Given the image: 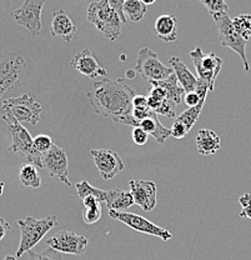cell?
<instances>
[{
  "label": "cell",
  "instance_id": "14",
  "mask_svg": "<svg viewBox=\"0 0 251 260\" xmlns=\"http://www.w3.org/2000/svg\"><path fill=\"white\" fill-rule=\"evenodd\" d=\"M47 244L51 249L59 251V253L83 255L85 253L86 245H88V239L74 232L64 230V232L49 238L47 240Z\"/></svg>",
  "mask_w": 251,
  "mask_h": 260
},
{
  "label": "cell",
  "instance_id": "33",
  "mask_svg": "<svg viewBox=\"0 0 251 260\" xmlns=\"http://www.w3.org/2000/svg\"><path fill=\"white\" fill-rule=\"evenodd\" d=\"M176 105L174 104L172 102H170V100L167 99H164L161 100V103L159 104V107L156 108L155 113L160 114V115H164V116H167V118H174L175 115H176Z\"/></svg>",
  "mask_w": 251,
  "mask_h": 260
},
{
  "label": "cell",
  "instance_id": "12",
  "mask_svg": "<svg viewBox=\"0 0 251 260\" xmlns=\"http://www.w3.org/2000/svg\"><path fill=\"white\" fill-rule=\"evenodd\" d=\"M42 165L51 178L60 180L61 183L70 186L69 180V162H67V155L64 149L60 146L54 145L49 151L43 154Z\"/></svg>",
  "mask_w": 251,
  "mask_h": 260
},
{
  "label": "cell",
  "instance_id": "27",
  "mask_svg": "<svg viewBox=\"0 0 251 260\" xmlns=\"http://www.w3.org/2000/svg\"><path fill=\"white\" fill-rule=\"evenodd\" d=\"M205 102H206V100H202V102L199 103L196 107H191V108H189V109L184 110V112L180 114V115L176 116V121L182 123L183 125L186 128V130H188V132H190L191 128L194 126V124L198 121L199 116H200Z\"/></svg>",
  "mask_w": 251,
  "mask_h": 260
},
{
  "label": "cell",
  "instance_id": "2",
  "mask_svg": "<svg viewBox=\"0 0 251 260\" xmlns=\"http://www.w3.org/2000/svg\"><path fill=\"white\" fill-rule=\"evenodd\" d=\"M88 20L93 24L110 42H115L121 34V29L125 24L112 8L106 0H96L90 3L88 8Z\"/></svg>",
  "mask_w": 251,
  "mask_h": 260
},
{
  "label": "cell",
  "instance_id": "24",
  "mask_svg": "<svg viewBox=\"0 0 251 260\" xmlns=\"http://www.w3.org/2000/svg\"><path fill=\"white\" fill-rule=\"evenodd\" d=\"M84 210H83V220L84 223L91 225L100 220L101 218V203L94 197H88L83 199Z\"/></svg>",
  "mask_w": 251,
  "mask_h": 260
},
{
  "label": "cell",
  "instance_id": "31",
  "mask_svg": "<svg viewBox=\"0 0 251 260\" xmlns=\"http://www.w3.org/2000/svg\"><path fill=\"white\" fill-rule=\"evenodd\" d=\"M29 260H64L63 255L59 251L54 250V249H48V250L38 253V251L29 250Z\"/></svg>",
  "mask_w": 251,
  "mask_h": 260
},
{
  "label": "cell",
  "instance_id": "15",
  "mask_svg": "<svg viewBox=\"0 0 251 260\" xmlns=\"http://www.w3.org/2000/svg\"><path fill=\"white\" fill-rule=\"evenodd\" d=\"M130 194L134 204L144 211H151L156 207V184L150 180H130Z\"/></svg>",
  "mask_w": 251,
  "mask_h": 260
},
{
  "label": "cell",
  "instance_id": "25",
  "mask_svg": "<svg viewBox=\"0 0 251 260\" xmlns=\"http://www.w3.org/2000/svg\"><path fill=\"white\" fill-rule=\"evenodd\" d=\"M19 179H20V183L28 188L39 189L42 185V177L39 174V170L30 162L21 165L19 169Z\"/></svg>",
  "mask_w": 251,
  "mask_h": 260
},
{
  "label": "cell",
  "instance_id": "26",
  "mask_svg": "<svg viewBox=\"0 0 251 260\" xmlns=\"http://www.w3.org/2000/svg\"><path fill=\"white\" fill-rule=\"evenodd\" d=\"M148 12V7L142 4L140 0H125L123 7V13L125 19L128 18L129 20L133 23H139L142 20L145 14Z\"/></svg>",
  "mask_w": 251,
  "mask_h": 260
},
{
  "label": "cell",
  "instance_id": "29",
  "mask_svg": "<svg viewBox=\"0 0 251 260\" xmlns=\"http://www.w3.org/2000/svg\"><path fill=\"white\" fill-rule=\"evenodd\" d=\"M234 29L239 32L242 39L247 40L251 38V14H241L231 19Z\"/></svg>",
  "mask_w": 251,
  "mask_h": 260
},
{
  "label": "cell",
  "instance_id": "11",
  "mask_svg": "<svg viewBox=\"0 0 251 260\" xmlns=\"http://www.w3.org/2000/svg\"><path fill=\"white\" fill-rule=\"evenodd\" d=\"M45 0H24L23 4L13 12V18L18 25H21L33 37L42 32V10Z\"/></svg>",
  "mask_w": 251,
  "mask_h": 260
},
{
  "label": "cell",
  "instance_id": "10",
  "mask_svg": "<svg viewBox=\"0 0 251 260\" xmlns=\"http://www.w3.org/2000/svg\"><path fill=\"white\" fill-rule=\"evenodd\" d=\"M109 216L115 220L121 221L125 224L126 226L131 228L135 232L144 233V234L153 235V237L159 238L163 242H167L172 238V234L169 230L164 229V228L158 226L156 224L151 223L150 220L145 219L144 216H140L137 214L128 213V211H115L109 210Z\"/></svg>",
  "mask_w": 251,
  "mask_h": 260
},
{
  "label": "cell",
  "instance_id": "5",
  "mask_svg": "<svg viewBox=\"0 0 251 260\" xmlns=\"http://www.w3.org/2000/svg\"><path fill=\"white\" fill-rule=\"evenodd\" d=\"M3 120L7 124L8 129H9L10 135H12L13 144L10 145L9 151H14V153H21L26 156V160L30 164L35 165L37 168H43L42 159L43 155L38 153L34 149L33 145V138H31L30 133L28 132L23 126V124L19 123L12 116H2Z\"/></svg>",
  "mask_w": 251,
  "mask_h": 260
},
{
  "label": "cell",
  "instance_id": "3",
  "mask_svg": "<svg viewBox=\"0 0 251 260\" xmlns=\"http://www.w3.org/2000/svg\"><path fill=\"white\" fill-rule=\"evenodd\" d=\"M20 226V243L17 250V259L21 258L25 253L34 248L43 238L49 233L54 226L58 225L56 215L47 216L44 219H37L33 216H28L26 219H19Z\"/></svg>",
  "mask_w": 251,
  "mask_h": 260
},
{
  "label": "cell",
  "instance_id": "37",
  "mask_svg": "<svg viewBox=\"0 0 251 260\" xmlns=\"http://www.w3.org/2000/svg\"><path fill=\"white\" fill-rule=\"evenodd\" d=\"M183 100H184L185 104L188 105L189 108H191V107H196V105H198L200 102H202V100H206V96H199L196 91H190V93L185 94L184 99Z\"/></svg>",
  "mask_w": 251,
  "mask_h": 260
},
{
  "label": "cell",
  "instance_id": "32",
  "mask_svg": "<svg viewBox=\"0 0 251 260\" xmlns=\"http://www.w3.org/2000/svg\"><path fill=\"white\" fill-rule=\"evenodd\" d=\"M200 2L210 14H218V13H228V4L225 0H198Z\"/></svg>",
  "mask_w": 251,
  "mask_h": 260
},
{
  "label": "cell",
  "instance_id": "36",
  "mask_svg": "<svg viewBox=\"0 0 251 260\" xmlns=\"http://www.w3.org/2000/svg\"><path fill=\"white\" fill-rule=\"evenodd\" d=\"M188 134L189 132L186 130L185 126L176 120L174 121L172 126L170 128V137L175 138V139H183V138H185Z\"/></svg>",
  "mask_w": 251,
  "mask_h": 260
},
{
  "label": "cell",
  "instance_id": "8",
  "mask_svg": "<svg viewBox=\"0 0 251 260\" xmlns=\"http://www.w3.org/2000/svg\"><path fill=\"white\" fill-rule=\"evenodd\" d=\"M134 70L142 78V80L149 81V83L165 80L170 75L174 74V70L161 63L159 60L158 54L154 53L148 47L141 48L139 50Z\"/></svg>",
  "mask_w": 251,
  "mask_h": 260
},
{
  "label": "cell",
  "instance_id": "7",
  "mask_svg": "<svg viewBox=\"0 0 251 260\" xmlns=\"http://www.w3.org/2000/svg\"><path fill=\"white\" fill-rule=\"evenodd\" d=\"M26 73V61L19 53L0 54V99L20 83Z\"/></svg>",
  "mask_w": 251,
  "mask_h": 260
},
{
  "label": "cell",
  "instance_id": "13",
  "mask_svg": "<svg viewBox=\"0 0 251 260\" xmlns=\"http://www.w3.org/2000/svg\"><path fill=\"white\" fill-rule=\"evenodd\" d=\"M90 154L94 159V164L98 168L99 174L104 180H112L125 169V164L121 160L120 155L114 150L91 149Z\"/></svg>",
  "mask_w": 251,
  "mask_h": 260
},
{
  "label": "cell",
  "instance_id": "41",
  "mask_svg": "<svg viewBox=\"0 0 251 260\" xmlns=\"http://www.w3.org/2000/svg\"><path fill=\"white\" fill-rule=\"evenodd\" d=\"M140 2H141L142 4H145L148 7V5H153L154 3L156 2V0H140Z\"/></svg>",
  "mask_w": 251,
  "mask_h": 260
},
{
  "label": "cell",
  "instance_id": "30",
  "mask_svg": "<svg viewBox=\"0 0 251 260\" xmlns=\"http://www.w3.org/2000/svg\"><path fill=\"white\" fill-rule=\"evenodd\" d=\"M33 145L35 150L43 155V154H45L47 151H49L50 149L55 145V143H54V140L51 139L49 135L40 134L33 139Z\"/></svg>",
  "mask_w": 251,
  "mask_h": 260
},
{
  "label": "cell",
  "instance_id": "35",
  "mask_svg": "<svg viewBox=\"0 0 251 260\" xmlns=\"http://www.w3.org/2000/svg\"><path fill=\"white\" fill-rule=\"evenodd\" d=\"M131 137H133V142L136 145H145L147 144L148 139H149V134L147 132H144L141 128H133L131 132Z\"/></svg>",
  "mask_w": 251,
  "mask_h": 260
},
{
  "label": "cell",
  "instance_id": "18",
  "mask_svg": "<svg viewBox=\"0 0 251 260\" xmlns=\"http://www.w3.org/2000/svg\"><path fill=\"white\" fill-rule=\"evenodd\" d=\"M169 64L171 65V69L174 70L175 77H176L179 84L184 89L185 94L190 93V91H195L198 78L188 69V67L182 61V59L179 56H171L169 59Z\"/></svg>",
  "mask_w": 251,
  "mask_h": 260
},
{
  "label": "cell",
  "instance_id": "20",
  "mask_svg": "<svg viewBox=\"0 0 251 260\" xmlns=\"http://www.w3.org/2000/svg\"><path fill=\"white\" fill-rule=\"evenodd\" d=\"M220 137L210 129H200L196 135V149L201 155H212L220 150Z\"/></svg>",
  "mask_w": 251,
  "mask_h": 260
},
{
  "label": "cell",
  "instance_id": "9",
  "mask_svg": "<svg viewBox=\"0 0 251 260\" xmlns=\"http://www.w3.org/2000/svg\"><path fill=\"white\" fill-rule=\"evenodd\" d=\"M190 58L193 59V64L196 69L198 79L204 81L209 86V90L215 89V81L219 77L223 68V60L215 55L214 53L204 54L201 48H195L190 51Z\"/></svg>",
  "mask_w": 251,
  "mask_h": 260
},
{
  "label": "cell",
  "instance_id": "22",
  "mask_svg": "<svg viewBox=\"0 0 251 260\" xmlns=\"http://www.w3.org/2000/svg\"><path fill=\"white\" fill-rule=\"evenodd\" d=\"M150 84L153 86L160 88L164 91V94H165L166 99L174 103L175 105H179L183 102V99H184L185 91L183 89V86L179 84V81H177L175 74H171L165 80L153 81Z\"/></svg>",
  "mask_w": 251,
  "mask_h": 260
},
{
  "label": "cell",
  "instance_id": "1",
  "mask_svg": "<svg viewBox=\"0 0 251 260\" xmlns=\"http://www.w3.org/2000/svg\"><path fill=\"white\" fill-rule=\"evenodd\" d=\"M134 89L124 79H102L95 81L93 90L86 93V98L93 110L99 115L112 119L114 123L137 126L133 116Z\"/></svg>",
  "mask_w": 251,
  "mask_h": 260
},
{
  "label": "cell",
  "instance_id": "19",
  "mask_svg": "<svg viewBox=\"0 0 251 260\" xmlns=\"http://www.w3.org/2000/svg\"><path fill=\"white\" fill-rule=\"evenodd\" d=\"M154 34L166 43H172L177 38V21L174 15L163 14L154 24Z\"/></svg>",
  "mask_w": 251,
  "mask_h": 260
},
{
  "label": "cell",
  "instance_id": "39",
  "mask_svg": "<svg viewBox=\"0 0 251 260\" xmlns=\"http://www.w3.org/2000/svg\"><path fill=\"white\" fill-rule=\"evenodd\" d=\"M10 230H12L10 224L4 218H0V242L9 234Z\"/></svg>",
  "mask_w": 251,
  "mask_h": 260
},
{
  "label": "cell",
  "instance_id": "28",
  "mask_svg": "<svg viewBox=\"0 0 251 260\" xmlns=\"http://www.w3.org/2000/svg\"><path fill=\"white\" fill-rule=\"evenodd\" d=\"M75 188H77L78 195H79V198L82 200L84 198L94 197L95 199H98L101 204L102 203H105V200H106V191L101 190V189H98V188H94V186L90 185L86 180L77 183Z\"/></svg>",
  "mask_w": 251,
  "mask_h": 260
},
{
  "label": "cell",
  "instance_id": "38",
  "mask_svg": "<svg viewBox=\"0 0 251 260\" xmlns=\"http://www.w3.org/2000/svg\"><path fill=\"white\" fill-rule=\"evenodd\" d=\"M107 4H109V7L112 8L113 10H114L117 14L120 16L121 21H123L124 24L126 23V19L125 16H124V13H123V7H124V3H125V0H106Z\"/></svg>",
  "mask_w": 251,
  "mask_h": 260
},
{
  "label": "cell",
  "instance_id": "23",
  "mask_svg": "<svg viewBox=\"0 0 251 260\" xmlns=\"http://www.w3.org/2000/svg\"><path fill=\"white\" fill-rule=\"evenodd\" d=\"M105 204L109 210L125 211L131 205H134V200L130 191H125L123 189H112V190L106 191Z\"/></svg>",
  "mask_w": 251,
  "mask_h": 260
},
{
  "label": "cell",
  "instance_id": "16",
  "mask_svg": "<svg viewBox=\"0 0 251 260\" xmlns=\"http://www.w3.org/2000/svg\"><path fill=\"white\" fill-rule=\"evenodd\" d=\"M71 67L75 68L80 74L90 78V79H96V78L107 77V72L99 64L95 56L91 54L89 49H83L80 53L73 58Z\"/></svg>",
  "mask_w": 251,
  "mask_h": 260
},
{
  "label": "cell",
  "instance_id": "4",
  "mask_svg": "<svg viewBox=\"0 0 251 260\" xmlns=\"http://www.w3.org/2000/svg\"><path fill=\"white\" fill-rule=\"evenodd\" d=\"M3 115L12 116L19 123H29L38 125L42 115V104L28 94L17 98H9L3 102Z\"/></svg>",
  "mask_w": 251,
  "mask_h": 260
},
{
  "label": "cell",
  "instance_id": "42",
  "mask_svg": "<svg viewBox=\"0 0 251 260\" xmlns=\"http://www.w3.org/2000/svg\"><path fill=\"white\" fill-rule=\"evenodd\" d=\"M3 260H18V259H17V256H13V255H7V256H5V258L3 259Z\"/></svg>",
  "mask_w": 251,
  "mask_h": 260
},
{
  "label": "cell",
  "instance_id": "43",
  "mask_svg": "<svg viewBox=\"0 0 251 260\" xmlns=\"http://www.w3.org/2000/svg\"><path fill=\"white\" fill-rule=\"evenodd\" d=\"M4 188H5V184L3 183V181H0V195H2L3 191H4Z\"/></svg>",
  "mask_w": 251,
  "mask_h": 260
},
{
  "label": "cell",
  "instance_id": "44",
  "mask_svg": "<svg viewBox=\"0 0 251 260\" xmlns=\"http://www.w3.org/2000/svg\"><path fill=\"white\" fill-rule=\"evenodd\" d=\"M134 73H135V70H134V69H133V70H130V72L128 73V77H129V78H133V77H134Z\"/></svg>",
  "mask_w": 251,
  "mask_h": 260
},
{
  "label": "cell",
  "instance_id": "34",
  "mask_svg": "<svg viewBox=\"0 0 251 260\" xmlns=\"http://www.w3.org/2000/svg\"><path fill=\"white\" fill-rule=\"evenodd\" d=\"M239 203L242 210L240 211V218L250 219L251 220V194L245 193L239 198Z\"/></svg>",
  "mask_w": 251,
  "mask_h": 260
},
{
  "label": "cell",
  "instance_id": "40",
  "mask_svg": "<svg viewBox=\"0 0 251 260\" xmlns=\"http://www.w3.org/2000/svg\"><path fill=\"white\" fill-rule=\"evenodd\" d=\"M139 107H148V105H147V96L135 95L133 98V108H139Z\"/></svg>",
  "mask_w": 251,
  "mask_h": 260
},
{
  "label": "cell",
  "instance_id": "21",
  "mask_svg": "<svg viewBox=\"0 0 251 260\" xmlns=\"http://www.w3.org/2000/svg\"><path fill=\"white\" fill-rule=\"evenodd\" d=\"M136 128V126H135ZM137 128H141L144 132L151 135L159 144H164L167 138L170 137V129L165 128L160 123L158 118V114L154 113L150 118L144 119V120L137 121Z\"/></svg>",
  "mask_w": 251,
  "mask_h": 260
},
{
  "label": "cell",
  "instance_id": "17",
  "mask_svg": "<svg viewBox=\"0 0 251 260\" xmlns=\"http://www.w3.org/2000/svg\"><path fill=\"white\" fill-rule=\"evenodd\" d=\"M50 32L53 37L61 38L65 42L70 43L73 40L74 34L77 32V26L63 9H59L54 12L53 14Z\"/></svg>",
  "mask_w": 251,
  "mask_h": 260
},
{
  "label": "cell",
  "instance_id": "6",
  "mask_svg": "<svg viewBox=\"0 0 251 260\" xmlns=\"http://www.w3.org/2000/svg\"><path fill=\"white\" fill-rule=\"evenodd\" d=\"M211 16L217 25L220 44L224 48H230L231 50H234L241 58L245 72H250V64L247 61L246 50H245L247 42L242 39L239 32L235 30L230 16L228 15V13H218Z\"/></svg>",
  "mask_w": 251,
  "mask_h": 260
}]
</instances>
